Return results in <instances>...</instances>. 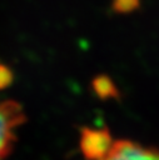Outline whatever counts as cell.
I'll use <instances>...</instances> for the list:
<instances>
[{
	"mask_svg": "<svg viewBox=\"0 0 159 160\" xmlns=\"http://www.w3.org/2000/svg\"><path fill=\"white\" fill-rule=\"evenodd\" d=\"M25 121V114L19 102L14 100L0 101V160L13 150L16 135L15 129Z\"/></svg>",
	"mask_w": 159,
	"mask_h": 160,
	"instance_id": "cell-1",
	"label": "cell"
},
{
	"mask_svg": "<svg viewBox=\"0 0 159 160\" xmlns=\"http://www.w3.org/2000/svg\"><path fill=\"white\" fill-rule=\"evenodd\" d=\"M139 6V0H113V9L118 12H129Z\"/></svg>",
	"mask_w": 159,
	"mask_h": 160,
	"instance_id": "cell-5",
	"label": "cell"
},
{
	"mask_svg": "<svg viewBox=\"0 0 159 160\" xmlns=\"http://www.w3.org/2000/svg\"><path fill=\"white\" fill-rule=\"evenodd\" d=\"M93 89L95 94L101 99H110V98H118V89L114 85V82L105 75H100L94 79L93 81Z\"/></svg>",
	"mask_w": 159,
	"mask_h": 160,
	"instance_id": "cell-4",
	"label": "cell"
},
{
	"mask_svg": "<svg viewBox=\"0 0 159 160\" xmlns=\"http://www.w3.org/2000/svg\"><path fill=\"white\" fill-rule=\"evenodd\" d=\"M114 141L106 129L84 128L80 132L79 146L86 160H101L110 151Z\"/></svg>",
	"mask_w": 159,
	"mask_h": 160,
	"instance_id": "cell-2",
	"label": "cell"
},
{
	"mask_svg": "<svg viewBox=\"0 0 159 160\" xmlns=\"http://www.w3.org/2000/svg\"><path fill=\"white\" fill-rule=\"evenodd\" d=\"M101 160H159V151L128 140L114 141L110 151Z\"/></svg>",
	"mask_w": 159,
	"mask_h": 160,
	"instance_id": "cell-3",
	"label": "cell"
},
{
	"mask_svg": "<svg viewBox=\"0 0 159 160\" xmlns=\"http://www.w3.org/2000/svg\"><path fill=\"white\" fill-rule=\"evenodd\" d=\"M13 71L8 66L0 64V89L8 88L13 82Z\"/></svg>",
	"mask_w": 159,
	"mask_h": 160,
	"instance_id": "cell-6",
	"label": "cell"
}]
</instances>
